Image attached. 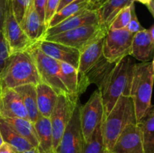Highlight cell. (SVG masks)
I'll list each match as a JSON object with an SVG mask.
<instances>
[{
  "mask_svg": "<svg viewBox=\"0 0 154 153\" xmlns=\"http://www.w3.org/2000/svg\"><path fill=\"white\" fill-rule=\"evenodd\" d=\"M135 64L131 56L123 57L115 63L98 88L102 95L105 116L109 113L120 96H129Z\"/></svg>",
  "mask_w": 154,
  "mask_h": 153,
  "instance_id": "6da1fadb",
  "label": "cell"
},
{
  "mask_svg": "<svg viewBox=\"0 0 154 153\" xmlns=\"http://www.w3.org/2000/svg\"><path fill=\"white\" fill-rule=\"evenodd\" d=\"M40 82L35 64L28 50L11 55L0 73V90L26 84L37 85Z\"/></svg>",
  "mask_w": 154,
  "mask_h": 153,
  "instance_id": "7a4b0ae2",
  "label": "cell"
},
{
  "mask_svg": "<svg viewBox=\"0 0 154 153\" xmlns=\"http://www.w3.org/2000/svg\"><path fill=\"white\" fill-rule=\"evenodd\" d=\"M137 123L132 98L120 96L109 113L104 115L102 119V137L107 149L111 152L114 143L123 130L129 124Z\"/></svg>",
  "mask_w": 154,
  "mask_h": 153,
  "instance_id": "3957f363",
  "label": "cell"
},
{
  "mask_svg": "<svg viewBox=\"0 0 154 153\" xmlns=\"http://www.w3.org/2000/svg\"><path fill=\"white\" fill-rule=\"evenodd\" d=\"M153 76V60L147 62L135 63L129 96L133 101L138 122L152 105L151 95Z\"/></svg>",
  "mask_w": 154,
  "mask_h": 153,
  "instance_id": "277c9868",
  "label": "cell"
},
{
  "mask_svg": "<svg viewBox=\"0 0 154 153\" xmlns=\"http://www.w3.org/2000/svg\"><path fill=\"white\" fill-rule=\"evenodd\" d=\"M107 30L108 28L101 23L83 26L55 35L46 37L43 40L63 44L81 51L90 44L105 37Z\"/></svg>",
  "mask_w": 154,
  "mask_h": 153,
  "instance_id": "5b68a950",
  "label": "cell"
},
{
  "mask_svg": "<svg viewBox=\"0 0 154 153\" xmlns=\"http://www.w3.org/2000/svg\"><path fill=\"white\" fill-rule=\"evenodd\" d=\"M35 64L41 81L48 84L57 94H69L60 77V62L40 50L36 44L28 49Z\"/></svg>",
  "mask_w": 154,
  "mask_h": 153,
  "instance_id": "8992f818",
  "label": "cell"
},
{
  "mask_svg": "<svg viewBox=\"0 0 154 153\" xmlns=\"http://www.w3.org/2000/svg\"><path fill=\"white\" fill-rule=\"evenodd\" d=\"M78 96L70 94H59L54 109L50 116L52 130L53 146L57 153V148L64 130L78 105Z\"/></svg>",
  "mask_w": 154,
  "mask_h": 153,
  "instance_id": "52a82bcc",
  "label": "cell"
},
{
  "mask_svg": "<svg viewBox=\"0 0 154 153\" xmlns=\"http://www.w3.org/2000/svg\"><path fill=\"white\" fill-rule=\"evenodd\" d=\"M133 33L126 28L108 29L104 38L102 55L110 63L115 64L126 56H130Z\"/></svg>",
  "mask_w": 154,
  "mask_h": 153,
  "instance_id": "ba28073f",
  "label": "cell"
},
{
  "mask_svg": "<svg viewBox=\"0 0 154 153\" xmlns=\"http://www.w3.org/2000/svg\"><path fill=\"white\" fill-rule=\"evenodd\" d=\"M104 115L102 95L98 89L93 93L85 104L80 106V122L84 142L88 140L96 128L102 122Z\"/></svg>",
  "mask_w": 154,
  "mask_h": 153,
  "instance_id": "9c48e42d",
  "label": "cell"
},
{
  "mask_svg": "<svg viewBox=\"0 0 154 153\" xmlns=\"http://www.w3.org/2000/svg\"><path fill=\"white\" fill-rule=\"evenodd\" d=\"M2 32L7 44L10 56L16 52L27 50L35 44L26 35L19 22L15 19L10 1Z\"/></svg>",
  "mask_w": 154,
  "mask_h": 153,
  "instance_id": "30bf717a",
  "label": "cell"
},
{
  "mask_svg": "<svg viewBox=\"0 0 154 153\" xmlns=\"http://www.w3.org/2000/svg\"><path fill=\"white\" fill-rule=\"evenodd\" d=\"M84 137L80 122V105H77L64 130L57 153H81Z\"/></svg>",
  "mask_w": 154,
  "mask_h": 153,
  "instance_id": "8fae6325",
  "label": "cell"
},
{
  "mask_svg": "<svg viewBox=\"0 0 154 153\" xmlns=\"http://www.w3.org/2000/svg\"><path fill=\"white\" fill-rule=\"evenodd\" d=\"M35 44L40 50L47 56L59 62L68 63L78 69L80 57L78 50L63 44L46 40H41Z\"/></svg>",
  "mask_w": 154,
  "mask_h": 153,
  "instance_id": "7c38bea8",
  "label": "cell"
},
{
  "mask_svg": "<svg viewBox=\"0 0 154 153\" xmlns=\"http://www.w3.org/2000/svg\"><path fill=\"white\" fill-rule=\"evenodd\" d=\"M111 153H144L138 124L128 125L113 146Z\"/></svg>",
  "mask_w": 154,
  "mask_h": 153,
  "instance_id": "4fadbf2b",
  "label": "cell"
},
{
  "mask_svg": "<svg viewBox=\"0 0 154 153\" xmlns=\"http://www.w3.org/2000/svg\"><path fill=\"white\" fill-rule=\"evenodd\" d=\"M100 23L98 12L96 10L87 9L79 14L74 15L65 20L62 21L54 26L48 28L45 32V38L55 35L73 28H78L87 25Z\"/></svg>",
  "mask_w": 154,
  "mask_h": 153,
  "instance_id": "5bb4252c",
  "label": "cell"
},
{
  "mask_svg": "<svg viewBox=\"0 0 154 153\" xmlns=\"http://www.w3.org/2000/svg\"><path fill=\"white\" fill-rule=\"evenodd\" d=\"M0 115L29 120L22 99L14 88L0 90Z\"/></svg>",
  "mask_w": 154,
  "mask_h": 153,
  "instance_id": "9a60e30c",
  "label": "cell"
},
{
  "mask_svg": "<svg viewBox=\"0 0 154 153\" xmlns=\"http://www.w3.org/2000/svg\"><path fill=\"white\" fill-rule=\"evenodd\" d=\"M154 40L150 38L147 29L144 28L134 34L130 56L141 62L153 60Z\"/></svg>",
  "mask_w": 154,
  "mask_h": 153,
  "instance_id": "2e32d148",
  "label": "cell"
},
{
  "mask_svg": "<svg viewBox=\"0 0 154 153\" xmlns=\"http://www.w3.org/2000/svg\"><path fill=\"white\" fill-rule=\"evenodd\" d=\"M20 26L30 40L34 43L45 38L47 30L46 26L38 14L33 1L21 22Z\"/></svg>",
  "mask_w": 154,
  "mask_h": 153,
  "instance_id": "e0dca14e",
  "label": "cell"
},
{
  "mask_svg": "<svg viewBox=\"0 0 154 153\" xmlns=\"http://www.w3.org/2000/svg\"><path fill=\"white\" fill-rule=\"evenodd\" d=\"M104 38L90 44L80 51L78 74H84L92 68L102 58L103 52Z\"/></svg>",
  "mask_w": 154,
  "mask_h": 153,
  "instance_id": "ac0fdd59",
  "label": "cell"
},
{
  "mask_svg": "<svg viewBox=\"0 0 154 153\" xmlns=\"http://www.w3.org/2000/svg\"><path fill=\"white\" fill-rule=\"evenodd\" d=\"M57 93L48 84L40 82L36 85L37 106L39 115L50 118L57 103Z\"/></svg>",
  "mask_w": 154,
  "mask_h": 153,
  "instance_id": "d6986e66",
  "label": "cell"
},
{
  "mask_svg": "<svg viewBox=\"0 0 154 153\" xmlns=\"http://www.w3.org/2000/svg\"><path fill=\"white\" fill-rule=\"evenodd\" d=\"M0 121L5 123L15 132L25 138L35 148L38 147V140L34 124L28 119L0 115Z\"/></svg>",
  "mask_w": 154,
  "mask_h": 153,
  "instance_id": "ffe728a7",
  "label": "cell"
},
{
  "mask_svg": "<svg viewBox=\"0 0 154 153\" xmlns=\"http://www.w3.org/2000/svg\"><path fill=\"white\" fill-rule=\"evenodd\" d=\"M33 124L38 140V147L37 149L39 152L56 153L53 146L52 130L50 118L39 115Z\"/></svg>",
  "mask_w": 154,
  "mask_h": 153,
  "instance_id": "44dd1931",
  "label": "cell"
},
{
  "mask_svg": "<svg viewBox=\"0 0 154 153\" xmlns=\"http://www.w3.org/2000/svg\"><path fill=\"white\" fill-rule=\"evenodd\" d=\"M144 153H154V109L151 105L138 122Z\"/></svg>",
  "mask_w": 154,
  "mask_h": 153,
  "instance_id": "7402d4cb",
  "label": "cell"
},
{
  "mask_svg": "<svg viewBox=\"0 0 154 153\" xmlns=\"http://www.w3.org/2000/svg\"><path fill=\"white\" fill-rule=\"evenodd\" d=\"M14 89L20 94L22 99L24 106L26 110L29 120L34 124L39 116L36 98V85L26 84L16 87Z\"/></svg>",
  "mask_w": 154,
  "mask_h": 153,
  "instance_id": "603a6c76",
  "label": "cell"
},
{
  "mask_svg": "<svg viewBox=\"0 0 154 153\" xmlns=\"http://www.w3.org/2000/svg\"><path fill=\"white\" fill-rule=\"evenodd\" d=\"M133 2H135L134 0H107L96 10L99 22L108 28L117 14Z\"/></svg>",
  "mask_w": 154,
  "mask_h": 153,
  "instance_id": "cb8c5ba5",
  "label": "cell"
},
{
  "mask_svg": "<svg viewBox=\"0 0 154 153\" xmlns=\"http://www.w3.org/2000/svg\"><path fill=\"white\" fill-rule=\"evenodd\" d=\"M87 9H91L90 0H75L57 11L50 20L47 28L54 26L62 21Z\"/></svg>",
  "mask_w": 154,
  "mask_h": 153,
  "instance_id": "d4e9b609",
  "label": "cell"
},
{
  "mask_svg": "<svg viewBox=\"0 0 154 153\" xmlns=\"http://www.w3.org/2000/svg\"><path fill=\"white\" fill-rule=\"evenodd\" d=\"M0 132L5 142L11 146L18 152L35 148L27 140L3 122L0 121Z\"/></svg>",
  "mask_w": 154,
  "mask_h": 153,
  "instance_id": "484cf974",
  "label": "cell"
},
{
  "mask_svg": "<svg viewBox=\"0 0 154 153\" xmlns=\"http://www.w3.org/2000/svg\"><path fill=\"white\" fill-rule=\"evenodd\" d=\"M60 77L63 86L69 94L78 97V69L63 62H60Z\"/></svg>",
  "mask_w": 154,
  "mask_h": 153,
  "instance_id": "4316f807",
  "label": "cell"
},
{
  "mask_svg": "<svg viewBox=\"0 0 154 153\" xmlns=\"http://www.w3.org/2000/svg\"><path fill=\"white\" fill-rule=\"evenodd\" d=\"M102 122L96 128L88 140L84 142L81 153H111L104 144Z\"/></svg>",
  "mask_w": 154,
  "mask_h": 153,
  "instance_id": "83f0119b",
  "label": "cell"
},
{
  "mask_svg": "<svg viewBox=\"0 0 154 153\" xmlns=\"http://www.w3.org/2000/svg\"><path fill=\"white\" fill-rule=\"evenodd\" d=\"M134 8H135V2L120 10L108 26V29L117 30L126 28L131 19L132 10Z\"/></svg>",
  "mask_w": 154,
  "mask_h": 153,
  "instance_id": "f1b7e54d",
  "label": "cell"
},
{
  "mask_svg": "<svg viewBox=\"0 0 154 153\" xmlns=\"http://www.w3.org/2000/svg\"><path fill=\"white\" fill-rule=\"evenodd\" d=\"M15 19L20 25L33 0H9Z\"/></svg>",
  "mask_w": 154,
  "mask_h": 153,
  "instance_id": "f546056e",
  "label": "cell"
},
{
  "mask_svg": "<svg viewBox=\"0 0 154 153\" xmlns=\"http://www.w3.org/2000/svg\"><path fill=\"white\" fill-rule=\"evenodd\" d=\"M60 3V0H47L45 10V23L46 28L51 18L57 13Z\"/></svg>",
  "mask_w": 154,
  "mask_h": 153,
  "instance_id": "4dcf8cb0",
  "label": "cell"
},
{
  "mask_svg": "<svg viewBox=\"0 0 154 153\" xmlns=\"http://www.w3.org/2000/svg\"><path fill=\"white\" fill-rule=\"evenodd\" d=\"M9 56L10 55H9L7 44L5 40L2 32L0 31V73L4 68Z\"/></svg>",
  "mask_w": 154,
  "mask_h": 153,
  "instance_id": "1f68e13d",
  "label": "cell"
},
{
  "mask_svg": "<svg viewBox=\"0 0 154 153\" xmlns=\"http://www.w3.org/2000/svg\"><path fill=\"white\" fill-rule=\"evenodd\" d=\"M126 28L128 31L130 32L131 33H133V34H135V33L141 31V30L144 28L140 24L138 16H137L136 12H135V8L132 9L131 19Z\"/></svg>",
  "mask_w": 154,
  "mask_h": 153,
  "instance_id": "d6a6232c",
  "label": "cell"
},
{
  "mask_svg": "<svg viewBox=\"0 0 154 153\" xmlns=\"http://www.w3.org/2000/svg\"><path fill=\"white\" fill-rule=\"evenodd\" d=\"M46 2L47 0H33L35 8L37 11L38 14L40 16V19L42 20L44 23H45V10Z\"/></svg>",
  "mask_w": 154,
  "mask_h": 153,
  "instance_id": "836d02e7",
  "label": "cell"
},
{
  "mask_svg": "<svg viewBox=\"0 0 154 153\" xmlns=\"http://www.w3.org/2000/svg\"><path fill=\"white\" fill-rule=\"evenodd\" d=\"M9 0H0V31L2 29L6 17Z\"/></svg>",
  "mask_w": 154,
  "mask_h": 153,
  "instance_id": "e575fe53",
  "label": "cell"
},
{
  "mask_svg": "<svg viewBox=\"0 0 154 153\" xmlns=\"http://www.w3.org/2000/svg\"><path fill=\"white\" fill-rule=\"evenodd\" d=\"M0 153H18V152L8 143L4 142L0 146Z\"/></svg>",
  "mask_w": 154,
  "mask_h": 153,
  "instance_id": "d590c367",
  "label": "cell"
},
{
  "mask_svg": "<svg viewBox=\"0 0 154 153\" xmlns=\"http://www.w3.org/2000/svg\"><path fill=\"white\" fill-rule=\"evenodd\" d=\"M134 1L138 2L140 3H142L143 4L146 5L148 8L149 11L151 13V14L154 16V4L153 0H134Z\"/></svg>",
  "mask_w": 154,
  "mask_h": 153,
  "instance_id": "8d00e7d4",
  "label": "cell"
},
{
  "mask_svg": "<svg viewBox=\"0 0 154 153\" xmlns=\"http://www.w3.org/2000/svg\"><path fill=\"white\" fill-rule=\"evenodd\" d=\"M107 0H90L92 10H97Z\"/></svg>",
  "mask_w": 154,
  "mask_h": 153,
  "instance_id": "74e56055",
  "label": "cell"
},
{
  "mask_svg": "<svg viewBox=\"0 0 154 153\" xmlns=\"http://www.w3.org/2000/svg\"><path fill=\"white\" fill-rule=\"evenodd\" d=\"M74 1H75V0H60V4H59L58 9H57V11H58V10H60V9L63 8L65 7L66 5L69 4V3L72 2H74Z\"/></svg>",
  "mask_w": 154,
  "mask_h": 153,
  "instance_id": "f35d334b",
  "label": "cell"
},
{
  "mask_svg": "<svg viewBox=\"0 0 154 153\" xmlns=\"http://www.w3.org/2000/svg\"><path fill=\"white\" fill-rule=\"evenodd\" d=\"M147 32H148L150 38H151L153 40H154V25H152L151 26L147 29Z\"/></svg>",
  "mask_w": 154,
  "mask_h": 153,
  "instance_id": "ab89813d",
  "label": "cell"
},
{
  "mask_svg": "<svg viewBox=\"0 0 154 153\" xmlns=\"http://www.w3.org/2000/svg\"><path fill=\"white\" fill-rule=\"evenodd\" d=\"M18 153H40L38 152V150L36 148H33L32 149L27 150V151H24L22 152H18Z\"/></svg>",
  "mask_w": 154,
  "mask_h": 153,
  "instance_id": "60d3db41",
  "label": "cell"
},
{
  "mask_svg": "<svg viewBox=\"0 0 154 153\" xmlns=\"http://www.w3.org/2000/svg\"><path fill=\"white\" fill-rule=\"evenodd\" d=\"M4 142V140H3V138L2 136V134H1V132H0V146H2V144Z\"/></svg>",
  "mask_w": 154,
  "mask_h": 153,
  "instance_id": "b9f144b4",
  "label": "cell"
}]
</instances>
